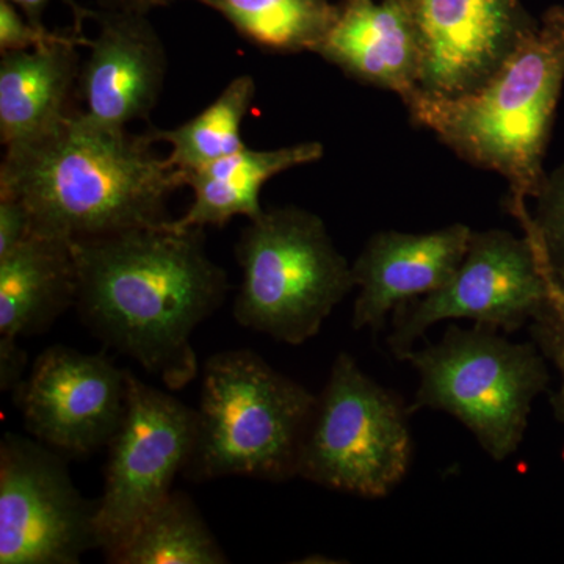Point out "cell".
I'll list each match as a JSON object with an SVG mask.
<instances>
[{
    "label": "cell",
    "instance_id": "cell-20",
    "mask_svg": "<svg viewBox=\"0 0 564 564\" xmlns=\"http://www.w3.org/2000/svg\"><path fill=\"white\" fill-rule=\"evenodd\" d=\"M242 39L280 54L317 51L339 13L329 0H196Z\"/></svg>",
    "mask_w": 564,
    "mask_h": 564
},
{
    "label": "cell",
    "instance_id": "cell-6",
    "mask_svg": "<svg viewBox=\"0 0 564 564\" xmlns=\"http://www.w3.org/2000/svg\"><path fill=\"white\" fill-rule=\"evenodd\" d=\"M403 361L419 375L411 411L454 415L497 463L521 447L534 399L551 380L536 345L511 343L499 329L475 323H452L440 343L413 348Z\"/></svg>",
    "mask_w": 564,
    "mask_h": 564
},
{
    "label": "cell",
    "instance_id": "cell-21",
    "mask_svg": "<svg viewBox=\"0 0 564 564\" xmlns=\"http://www.w3.org/2000/svg\"><path fill=\"white\" fill-rule=\"evenodd\" d=\"M254 96L256 82L243 74L229 82L220 96L192 120L174 129H152V139L172 147L169 161L187 180L188 174L247 147L242 126Z\"/></svg>",
    "mask_w": 564,
    "mask_h": 564
},
{
    "label": "cell",
    "instance_id": "cell-25",
    "mask_svg": "<svg viewBox=\"0 0 564 564\" xmlns=\"http://www.w3.org/2000/svg\"><path fill=\"white\" fill-rule=\"evenodd\" d=\"M32 231V217L24 204L0 196V258L24 242Z\"/></svg>",
    "mask_w": 564,
    "mask_h": 564
},
{
    "label": "cell",
    "instance_id": "cell-14",
    "mask_svg": "<svg viewBox=\"0 0 564 564\" xmlns=\"http://www.w3.org/2000/svg\"><path fill=\"white\" fill-rule=\"evenodd\" d=\"M470 234L463 223L422 234H373L351 265L359 288L352 328L380 332L397 306L447 284L466 256Z\"/></svg>",
    "mask_w": 564,
    "mask_h": 564
},
{
    "label": "cell",
    "instance_id": "cell-10",
    "mask_svg": "<svg viewBox=\"0 0 564 564\" xmlns=\"http://www.w3.org/2000/svg\"><path fill=\"white\" fill-rule=\"evenodd\" d=\"M96 505L40 441L6 433L0 443V564H77L99 547Z\"/></svg>",
    "mask_w": 564,
    "mask_h": 564
},
{
    "label": "cell",
    "instance_id": "cell-19",
    "mask_svg": "<svg viewBox=\"0 0 564 564\" xmlns=\"http://www.w3.org/2000/svg\"><path fill=\"white\" fill-rule=\"evenodd\" d=\"M113 564H225L223 552L187 494L173 491L113 551Z\"/></svg>",
    "mask_w": 564,
    "mask_h": 564
},
{
    "label": "cell",
    "instance_id": "cell-2",
    "mask_svg": "<svg viewBox=\"0 0 564 564\" xmlns=\"http://www.w3.org/2000/svg\"><path fill=\"white\" fill-rule=\"evenodd\" d=\"M151 132L107 129L69 111L51 131L7 148L0 196L24 204L33 231L77 242L169 221L184 173Z\"/></svg>",
    "mask_w": 564,
    "mask_h": 564
},
{
    "label": "cell",
    "instance_id": "cell-30",
    "mask_svg": "<svg viewBox=\"0 0 564 564\" xmlns=\"http://www.w3.org/2000/svg\"><path fill=\"white\" fill-rule=\"evenodd\" d=\"M562 293H563V295H564V291H563Z\"/></svg>",
    "mask_w": 564,
    "mask_h": 564
},
{
    "label": "cell",
    "instance_id": "cell-13",
    "mask_svg": "<svg viewBox=\"0 0 564 564\" xmlns=\"http://www.w3.org/2000/svg\"><path fill=\"white\" fill-rule=\"evenodd\" d=\"M148 13L102 10L95 13L98 35L88 40L90 55L82 63L77 91L88 121L107 129L144 121L158 106L169 58Z\"/></svg>",
    "mask_w": 564,
    "mask_h": 564
},
{
    "label": "cell",
    "instance_id": "cell-1",
    "mask_svg": "<svg viewBox=\"0 0 564 564\" xmlns=\"http://www.w3.org/2000/svg\"><path fill=\"white\" fill-rule=\"evenodd\" d=\"M73 243L76 310L106 347L181 391L198 375L195 329L225 303L229 282L204 229L172 220Z\"/></svg>",
    "mask_w": 564,
    "mask_h": 564
},
{
    "label": "cell",
    "instance_id": "cell-9",
    "mask_svg": "<svg viewBox=\"0 0 564 564\" xmlns=\"http://www.w3.org/2000/svg\"><path fill=\"white\" fill-rule=\"evenodd\" d=\"M196 410L129 372L128 408L111 437L96 533L104 554L172 494L195 437Z\"/></svg>",
    "mask_w": 564,
    "mask_h": 564
},
{
    "label": "cell",
    "instance_id": "cell-22",
    "mask_svg": "<svg viewBox=\"0 0 564 564\" xmlns=\"http://www.w3.org/2000/svg\"><path fill=\"white\" fill-rule=\"evenodd\" d=\"M536 209L522 225L540 251L545 269L560 291H564V163L551 174H545L540 191L534 196Z\"/></svg>",
    "mask_w": 564,
    "mask_h": 564
},
{
    "label": "cell",
    "instance_id": "cell-4",
    "mask_svg": "<svg viewBox=\"0 0 564 564\" xmlns=\"http://www.w3.org/2000/svg\"><path fill=\"white\" fill-rule=\"evenodd\" d=\"M317 395L251 350L215 352L203 367L195 437L184 475L195 484L248 477L284 484L299 459Z\"/></svg>",
    "mask_w": 564,
    "mask_h": 564
},
{
    "label": "cell",
    "instance_id": "cell-8",
    "mask_svg": "<svg viewBox=\"0 0 564 564\" xmlns=\"http://www.w3.org/2000/svg\"><path fill=\"white\" fill-rule=\"evenodd\" d=\"M562 293L527 236L503 229L473 231L452 280L436 292L397 306L388 345L397 359L413 350L434 323L474 321L505 334L530 325Z\"/></svg>",
    "mask_w": 564,
    "mask_h": 564
},
{
    "label": "cell",
    "instance_id": "cell-7",
    "mask_svg": "<svg viewBox=\"0 0 564 564\" xmlns=\"http://www.w3.org/2000/svg\"><path fill=\"white\" fill-rule=\"evenodd\" d=\"M411 413L400 393L378 384L351 355L339 352L317 395L299 477L362 499H384L410 473Z\"/></svg>",
    "mask_w": 564,
    "mask_h": 564
},
{
    "label": "cell",
    "instance_id": "cell-12",
    "mask_svg": "<svg viewBox=\"0 0 564 564\" xmlns=\"http://www.w3.org/2000/svg\"><path fill=\"white\" fill-rule=\"evenodd\" d=\"M422 41L419 93L456 98L491 79L534 22L521 0H411Z\"/></svg>",
    "mask_w": 564,
    "mask_h": 564
},
{
    "label": "cell",
    "instance_id": "cell-28",
    "mask_svg": "<svg viewBox=\"0 0 564 564\" xmlns=\"http://www.w3.org/2000/svg\"><path fill=\"white\" fill-rule=\"evenodd\" d=\"M104 10H133L148 13L158 7V0H99Z\"/></svg>",
    "mask_w": 564,
    "mask_h": 564
},
{
    "label": "cell",
    "instance_id": "cell-27",
    "mask_svg": "<svg viewBox=\"0 0 564 564\" xmlns=\"http://www.w3.org/2000/svg\"><path fill=\"white\" fill-rule=\"evenodd\" d=\"M10 2L21 10L25 20L31 22V24L36 25V28H44L43 13L51 0H10ZM63 2L73 11L74 22H76V32L80 33L82 24H84V21L87 20L88 17H93V14L90 11L85 10L84 7H80L76 0H63Z\"/></svg>",
    "mask_w": 564,
    "mask_h": 564
},
{
    "label": "cell",
    "instance_id": "cell-24",
    "mask_svg": "<svg viewBox=\"0 0 564 564\" xmlns=\"http://www.w3.org/2000/svg\"><path fill=\"white\" fill-rule=\"evenodd\" d=\"M70 35L36 28L10 0H0V52L31 51L68 40Z\"/></svg>",
    "mask_w": 564,
    "mask_h": 564
},
{
    "label": "cell",
    "instance_id": "cell-23",
    "mask_svg": "<svg viewBox=\"0 0 564 564\" xmlns=\"http://www.w3.org/2000/svg\"><path fill=\"white\" fill-rule=\"evenodd\" d=\"M533 344L551 361L560 375V386L551 403L560 422L564 423V295L556 293L529 325Z\"/></svg>",
    "mask_w": 564,
    "mask_h": 564
},
{
    "label": "cell",
    "instance_id": "cell-16",
    "mask_svg": "<svg viewBox=\"0 0 564 564\" xmlns=\"http://www.w3.org/2000/svg\"><path fill=\"white\" fill-rule=\"evenodd\" d=\"M79 33L31 51L0 52V139L6 148L24 143L69 113L79 80Z\"/></svg>",
    "mask_w": 564,
    "mask_h": 564
},
{
    "label": "cell",
    "instance_id": "cell-18",
    "mask_svg": "<svg viewBox=\"0 0 564 564\" xmlns=\"http://www.w3.org/2000/svg\"><path fill=\"white\" fill-rule=\"evenodd\" d=\"M323 144L304 141L276 150H251L245 147L236 154L188 174L185 185L193 191V202L177 220L176 228L225 226L236 217L256 220L261 217L263 185L278 174L296 166L321 161Z\"/></svg>",
    "mask_w": 564,
    "mask_h": 564
},
{
    "label": "cell",
    "instance_id": "cell-26",
    "mask_svg": "<svg viewBox=\"0 0 564 564\" xmlns=\"http://www.w3.org/2000/svg\"><path fill=\"white\" fill-rule=\"evenodd\" d=\"M17 340L0 337V389L3 392H14L22 383V375L28 366V352Z\"/></svg>",
    "mask_w": 564,
    "mask_h": 564
},
{
    "label": "cell",
    "instance_id": "cell-5",
    "mask_svg": "<svg viewBox=\"0 0 564 564\" xmlns=\"http://www.w3.org/2000/svg\"><path fill=\"white\" fill-rule=\"evenodd\" d=\"M236 258L242 282L234 318L243 328L302 345L356 288L347 259L313 212L285 206L263 210L240 232Z\"/></svg>",
    "mask_w": 564,
    "mask_h": 564
},
{
    "label": "cell",
    "instance_id": "cell-15",
    "mask_svg": "<svg viewBox=\"0 0 564 564\" xmlns=\"http://www.w3.org/2000/svg\"><path fill=\"white\" fill-rule=\"evenodd\" d=\"M315 54L403 104L419 93L422 41L411 0H345Z\"/></svg>",
    "mask_w": 564,
    "mask_h": 564
},
{
    "label": "cell",
    "instance_id": "cell-17",
    "mask_svg": "<svg viewBox=\"0 0 564 564\" xmlns=\"http://www.w3.org/2000/svg\"><path fill=\"white\" fill-rule=\"evenodd\" d=\"M77 269L73 243L32 231L0 258V337L43 334L76 307Z\"/></svg>",
    "mask_w": 564,
    "mask_h": 564
},
{
    "label": "cell",
    "instance_id": "cell-3",
    "mask_svg": "<svg viewBox=\"0 0 564 564\" xmlns=\"http://www.w3.org/2000/svg\"><path fill=\"white\" fill-rule=\"evenodd\" d=\"M564 84V7L545 10L500 69L477 90L456 98L413 96L411 120L458 158L500 174L511 214L525 225L527 207L545 173V150Z\"/></svg>",
    "mask_w": 564,
    "mask_h": 564
},
{
    "label": "cell",
    "instance_id": "cell-11",
    "mask_svg": "<svg viewBox=\"0 0 564 564\" xmlns=\"http://www.w3.org/2000/svg\"><path fill=\"white\" fill-rule=\"evenodd\" d=\"M14 404L36 441L85 456L109 445L128 408L129 372L107 356L55 347L41 352L14 389Z\"/></svg>",
    "mask_w": 564,
    "mask_h": 564
},
{
    "label": "cell",
    "instance_id": "cell-29",
    "mask_svg": "<svg viewBox=\"0 0 564 564\" xmlns=\"http://www.w3.org/2000/svg\"><path fill=\"white\" fill-rule=\"evenodd\" d=\"M169 2V0H158V7L163 6V3Z\"/></svg>",
    "mask_w": 564,
    "mask_h": 564
}]
</instances>
